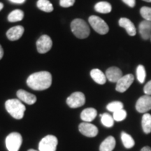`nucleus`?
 Here are the masks:
<instances>
[{"label": "nucleus", "instance_id": "f257e3e1", "mask_svg": "<svg viewBox=\"0 0 151 151\" xmlns=\"http://www.w3.org/2000/svg\"><path fill=\"white\" fill-rule=\"evenodd\" d=\"M27 84L34 90H46L52 84V76L48 71L34 73L28 77Z\"/></svg>", "mask_w": 151, "mask_h": 151}, {"label": "nucleus", "instance_id": "f03ea898", "mask_svg": "<svg viewBox=\"0 0 151 151\" xmlns=\"http://www.w3.org/2000/svg\"><path fill=\"white\" fill-rule=\"evenodd\" d=\"M5 108L7 112L13 118L17 120H20L23 118L24 111L26 110L25 106L19 99H12L6 101Z\"/></svg>", "mask_w": 151, "mask_h": 151}, {"label": "nucleus", "instance_id": "7ed1b4c3", "mask_svg": "<svg viewBox=\"0 0 151 151\" xmlns=\"http://www.w3.org/2000/svg\"><path fill=\"white\" fill-rule=\"evenodd\" d=\"M71 29L75 37L81 39L89 37L90 29L87 22L82 19H75L71 23Z\"/></svg>", "mask_w": 151, "mask_h": 151}, {"label": "nucleus", "instance_id": "20e7f679", "mask_svg": "<svg viewBox=\"0 0 151 151\" xmlns=\"http://www.w3.org/2000/svg\"><path fill=\"white\" fill-rule=\"evenodd\" d=\"M22 142V138L18 132H12L6 139V146L9 151H18Z\"/></svg>", "mask_w": 151, "mask_h": 151}, {"label": "nucleus", "instance_id": "39448f33", "mask_svg": "<svg viewBox=\"0 0 151 151\" xmlns=\"http://www.w3.org/2000/svg\"><path fill=\"white\" fill-rule=\"evenodd\" d=\"M88 21L91 27L95 32L99 35H106L109 32V27L103 19L97 16H91L88 19Z\"/></svg>", "mask_w": 151, "mask_h": 151}, {"label": "nucleus", "instance_id": "423d86ee", "mask_svg": "<svg viewBox=\"0 0 151 151\" xmlns=\"http://www.w3.org/2000/svg\"><path fill=\"white\" fill-rule=\"evenodd\" d=\"M58 139L53 135H47L41 139L39 144V151H56Z\"/></svg>", "mask_w": 151, "mask_h": 151}, {"label": "nucleus", "instance_id": "0eeeda50", "mask_svg": "<svg viewBox=\"0 0 151 151\" xmlns=\"http://www.w3.org/2000/svg\"><path fill=\"white\" fill-rule=\"evenodd\" d=\"M86 103V97L81 92H73L67 99V104L70 108L76 109L82 106Z\"/></svg>", "mask_w": 151, "mask_h": 151}, {"label": "nucleus", "instance_id": "6e6552de", "mask_svg": "<svg viewBox=\"0 0 151 151\" xmlns=\"http://www.w3.org/2000/svg\"><path fill=\"white\" fill-rule=\"evenodd\" d=\"M52 41L48 35H43L37 41V48L39 53L44 54L52 48Z\"/></svg>", "mask_w": 151, "mask_h": 151}, {"label": "nucleus", "instance_id": "1a4fd4ad", "mask_svg": "<svg viewBox=\"0 0 151 151\" xmlns=\"http://www.w3.org/2000/svg\"><path fill=\"white\" fill-rule=\"evenodd\" d=\"M79 131L83 135L88 137H94L97 135L98 129L95 125L90 122H82L78 126Z\"/></svg>", "mask_w": 151, "mask_h": 151}, {"label": "nucleus", "instance_id": "9d476101", "mask_svg": "<svg viewBox=\"0 0 151 151\" xmlns=\"http://www.w3.org/2000/svg\"><path fill=\"white\" fill-rule=\"evenodd\" d=\"M134 78L132 74H127L123 76L116 83V91L119 92H124L131 86L134 82Z\"/></svg>", "mask_w": 151, "mask_h": 151}, {"label": "nucleus", "instance_id": "9b49d317", "mask_svg": "<svg viewBox=\"0 0 151 151\" xmlns=\"http://www.w3.org/2000/svg\"><path fill=\"white\" fill-rule=\"evenodd\" d=\"M136 109L139 113H146L151 109V96L143 95L137 100Z\"/></svg>", "mask_w": 151, "mask_h": 151}, {"label": "nucleus", "instance_id": "f8f14e48", "mask_svg": "<svg viewBox=\"0 0 151 151\" xmlns=\"http://www.w3.org/2000/svg\"><path fill=\"white\" fill-rule=\"evenodd\" d=\"M106 78L112 83H117L118 81L122 78V71L116 67H111L109 68L106 71Z\"/></svg>", "mask_w": 151, "mask_h": 151}, {"label": "nucleus", "instance_id": "ddd939ff", "mask_svg": "<svg viewBox=\"0 0 151 151\" xmlns=\"http://www.w3.org/2000/svg\"><path fill=\"white\" fill-rule=\"evenodd\" d=\"M24 31V27L21 25H17L9 29L6 32V37L9 40L16 41L20 39Z\"/></svg>", "mask_w": 151, "mask_h": 151}, {"label": "nucleus", "instance_id": "4468645a", "mask_svg": "<svg viewBox=\"0 0 151 151\" xmlns=\"http://www.w3.org/2000/svg\"><path fill=\"white\" fill-rule=\"evenodd\" d=\"M139 34L143 39L148 40L150 39L151 36V21L143 20L140 22L139 25Z\"/></svg>", "mask_w": 151, "mask_h": 151}, {"label": "nucleus", "instance_id": "2eb2a0df", "mask_svg": "<svg viewBox=\"0 0 151 151\" xmlns=\"http://www.w3.org/2000/svg\"><path fill=\"white\" fill-rule=\"evenodd\" d=\"M17 97L22 101L29 105H32L37 101V97L35 94L29 93L24 90H19L17 92Z\"/></svg>", "mask_w": 151, "mask_h": 151}, {"label": "nucleus", "instance_id": "dca6fc26", "mask_svg": "<svg viewBox=\"0 0 151 151\" xmlns=\"http://www.w3.org/2000/svg\"><path fill=\"white\" fill-rule=\"evenodd\" d=\"M119 25L121 27L124 28L127 33L131 37H134L137 34V29H136L134 24L129 19L126 18H120L119 20Z\"/></svg>", "mask_w": 151, "mask_h": 151}, {"label": "nucleus", "instance_id": "f3484780", "mask_svg": "<svg viewBox=\"0 0 151 151\" xmlns=\"http://www.w3.org/2000/svg\"><path fill=\"white\" fill-rule=\"evenodd\" d=\"M97 115V111L94 108H88L81 112V118L86 122H92Z\"/></svg>", "mask_w": 151, "mask_h": 151}, {"label": "nucleus", "instance_id": "a211bd4d", "mask_svg": "<svg viewBox=\"0 0 151 151\" xmlns=\"http://www.w3.org/2000/svg\"><path fill=\"white\" fill-rule=\"evenodd\" d=\"M90 76L94 81V82L99 85H104L106 82V76L100 69H92L90 71Z\"/></svg>", "mask_w": 151, "mask_h": 151}, {"label": "nucleus", "instance_id": "6ab92c4d", "mask_svg": "<svg viewBox=\"0 0 151 151\" xmlns=\"http://www.w3.org/2000/svg\"><path fill=\"white\" fill-rule=\"evenodd\" d=\"M116 146V139L115 138L110 136L107 137L102 143H101L99 147L100 151H112Z\"/></svg>", "mask_w": 151, "mask_h": 151}, {"label": "nucleus", "instance_id": "aec40b11", "mask_svg": "<svg viewBox=\"0 0 151 151\" xmlns=\"http://www.w3.org/2000/svg\"><path fill=\"white\" fill-rule=\"evenodd\" d=\"M94 9L97 12L101 14H109L112 10V6L107 1H100L94 6Z\"/></svg>", "mask_w": 151, "mask_h": 151}, {"label": "nucleus", "instance_id": "412c9836", "mask_svg": "<svg viewBox=\"0 0 151 151\" xmlns=\"http://www.w3.org/2000/svg\"><path fill=\"white\" fill-rule=\"evenodd\" d=\"M142 128L143 132L146 134H150L151 132V115L149 113H145L143 116L142 121Z\"/></svg>", "mask_w": 151, "mask_h": 151}, {"label": "nucleus", "instance_id": "4be33fe9", "mask_svg": "<svg viewBox=\"0 0 151 151\" xmlns=\"http://www.w3.org/2000/svg\"><path fill=\"white\" fill-rule=\"evenodd\" d=\"M24 18L23 11L20 10V9H16V10L13 11L11 12L8 16V20L11 22H18L22 20Z\"/></svg>", "mask_w": 151, "mask_h": 151}, {"label": "nucleus", "instance_id": "5701e85b", "mask_svg": "<svg viewBox=\"0 0 151 151\" xmlns=\"http://www.w3.org/2000/svg\"><path fill=\"white\" fill-rule=\"evenodd\" d=\"M37 7L40 10L45 11V12H52L53 11L52 4L48 0H39L37 3Z\"/></svg>", "mask_w": 151, "mask_h": 151}, {"label": "nucleus", "instance_id": "b1692460", "mask_svg": "<svg viewBox=\"0 0 151 151\" xmlns=\"http://www.w3.org/2000/svg\"><path fill=\"white\" fill-rule=\"evenodd\" d=\"M121 139L124 146L126 148H132V147L134 146L135 142L134 140L133 139V138H132L129 134L125 133V132H122Z\"/></svg>", "mask_w": 151, "mask_h": 151}, {"label": "nucleus", "instance_id": "393cba45", "mask_svg": "<svg viewBox=\"0 0 151 151\" xmlns=\"http://www.w3.org/2000/svg\"><path fill=\"white\" fill-rule=\"evenodd\" d=\"M101 117V121L103 125L106 127H111L114 124V119L109 113H104L100 115Z\"/></svg>", "mask_w": 151, "mask_h": 151}, {"label": "nucleus", "instance_id": "a878e982", "mask_svg": "<svg viewBox=\"0 0 151 151\" xmlns=\"http://www.w3.org/2000/svg\"><path fill=\"white\" fill-rule=\"evenodd\" d=\"M123 106H124L123 104H122L121 101H113V102L109 103V104L107 105L106 109L108 111L114 113L116 112V111L123 109Z\"/></svg>", "mask_w": 151, "mask_h": 151}, {"label": "nucleus", "instance_id": "bb28decb", "mask_svg": "<svg viewBox=\"0 0 151 151\" xmlns=\"http://www.w3.org/2000/svg\"><path fill=\"white\" fill-rule=\"evenodd\" d=\"M137 76L138 81H139V83H143L145 81L146 77V69H145L143 65H139L137 67Z\"/></svg>", "mask_w": 151, "mask_h": 151}, {"label": "nucleus", "instance_id": "cd10ccee", "mask_svg": "<svg viewBox=\"0 0 151 151\" xmlns=\"http://www.w3.org/2000/svg\"><path fill=\"white\" fill-rule=\"evenodd\" d=\"M126 117H127V112L124 109H121V110H119L113 113V118L114 120L117 122L122 121L126 118Z\"/></svg>", "mask_w": 151, "mask_h": 151}, {"label": "nucleus", "instance_id": "c85d7f7f", "mask_svg": "<svg viewBox=\"0 0 151 151\" xmlns=\"http://www.w3.org/2000/svg\"><path fill=\"white\" fill-rule=\"evenodd\" d=\"M140 14L144 20L151 21V7L143 6L140 10Z\"/></svg>", "mask_w": 151, "mask_h": 151}, {"label": "nucleus", "instance_id": "c756f323", "mask_svg": "<svg viewBox=\"0 0 151 151\" xmlns=\"http://www.w3.org/2000/svg\"><path fill=\"white\" fill-rule=\"evenodd\" d=\"M75 2V0H60V5L62 7L67 8V7H70L73 5Z\"/></svg>", "mask_w": 151, "mask_h": 151}, {"label": "nucleus", "instance_id": "7c9ffc66", "mask_svg": "<svg viewBox=\"0 0 151 151\" xmlns=\"http://www.w3.org/2000/svg\"><path fill=\"white\" fill-rule=\"evenodd\" d=\"M143 91H144V93L147 94V95L151 96V81H148L146 84V86H144V88H143Z\"/></svg>", "mask_w": 151, "mask_h": 151}, {"label": "nucleus", "instance_id": "2f4dec72", "mask_svg": "<svg viewBox=\"0 0 151 151\" xmlns=\"http://www.w3.org/2000/svg\"><path fill=\"white\" fill-rule=\"evenodd\" d=\"M122 1L124 4H126L127 6H129L131 8H133V7L135 6L136 4V1L135 0H122Z\"/></svg>", "mask_w": 151, "mask_h": 151}, {"label": "nucleus", "instance_id": "473e14b6", "mask_svg": "<svg viewBox=\"0 0 151 151\" xmlns=\"http://www.w3.org/2000/svg\"><path fill=\"white\" fill-rule=\"evenodd\" d=\"M9 1L15 4H23L26 0H9Z\"/></svg>", "mask_w": 151, "mask_h": 151}, {"label": "nucleus", "instance_id": "72a5a7b5", "mask_svg": "<svg viewBox=\"0 0 151 151\" xmlns=\"http://www.w3.org/2000/svg\"><path fill=\"white\" fill-rule=\"evenodd\" d=\"M3 56H4V50L2 47H1V45H0V60L3 58Z\"/></svg>", "mask_w": 151, "mask_h": 151}, {"label": "nucleus", "instance_id": "f704fd0d", "mask_svg": "<svg viewBox=\"0 0 151 151\" xmlns=\"http://www.w3.org/2000/svg\"><path fill=\"white\" fill-rule=\"evenodd\" d=\"M141 151H151V148L148 146H146V147H143V148L141 149Z\"/></svg>", "mask_w": 151, "mask_h": 151}, {"label": "nucleus", "instance_id": "c9c22d12", "mask_svg": "<svg viewBox=\"0 0 151 151\" xmlns=\"http://www.w3.org/2000/svg\"><path fill=\"white\" fill-rule=\"evenodd\" d=\"M3 7H4V5H3V4L0 2V11H1V9H3Z\"/></svg>", "mask_w": 151, "mask_h": 151}, {"label": "nucleus", "instance_id": "e433bc0d", "mask_svg": "<svg viewBox=\"0 0 151 151\" xmlns=\"http://www.w3.org/2000/svg\"><path fill=\"white\" fill-rule=\"evenodd\" d=\"M143 1H146V2H151V0H143Z\"/></svg>", "mask_w": 151, "mask_h": 151}, {"label": "nucleus", "instance_id": "4c0bfd02", "mask_svg": "<svg viewBox=\"0 0 151 151\" xmlns=\"http://www.w3.org/2000/svg\"><path fill=\"white\" fill-rule=\"evenodd\" d=\"M27 151H37V150H34V149H29V150H28Z\"/></svg>", "mask_w": 151, "mask_h": 151}, {"label": "nucleus", "instance_id": "58836bf2", "mask_svg": "<svg viewBox=\"0 0 151 151\" xmlns=\"http://www.w3.org/2000/svg\"><path fill=\"white\" fill-rule=\"evenodd\" d=\"M150 41H151V36H150Z\"/></svg>", "mask_w": 151, "mask_h": 151}]
</instances>
